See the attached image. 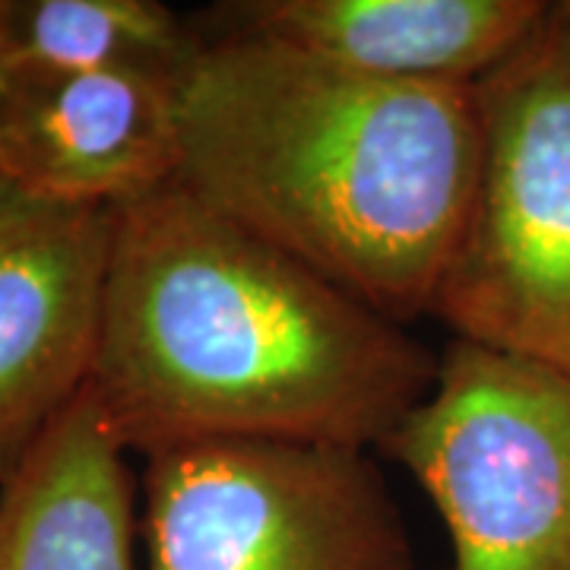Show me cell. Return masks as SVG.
Masks as SVG:
<instances>
[{
  "label": "cell",
  "mask_w": 570,
  "mask_h": 570,
  "mask_svg": "<svg viewBox=\"0 0 570 570\" xmlns=\"http://www.w3.org/2000/svg\"><path fill=\"white\" fill-rule=\"evenodd\" d=\"M441 355L178 181L115 206L89 396L142 460L197 441L381 448Z\"/></svg>",
  "instance_id": "obj_1"
},
{
  "label": "cell",
  "mask_w": 570,
  "mask_h": 570,
  "mask_svg": "<svg viewBox=\"0 0 570 570\" xmlns=\"http://www.w3.org/2000/svg\"><path fill=\"white\" fill-rule=\"evenodd\" d=\"M175 178L390 321L431 314L479 187L475 89L213 36L175 99Z\"/></svg>",
  "instance_id": "obj_2"
},
{
  "label": "cell",
  "mask_w": 570,
  "mask_h": 570,
  "mask_svg": "<svg viewBox=\"0 0 570 570\" xmlns=\"http://www.w3.org/2000/svg\"><path fill=\"white\" fill-rule=\"evenodd\" d=\"M475 99L479 187L431 314L456 340L570 371V32L554 3Z\"/></svg>",
  "instance_id": "obj_3"
},
{
  "label": "cell",
  "mask_w": 570,
  "mask_h": 570,
  "mask_svg": "<svg viewBox=\"0 0 570 570\" xmlns=\"http://www.w3.org/2000/svg\"><path fill=\"white\" fill-rule=\"evenodd\" d=\"M140 570H415L367 450L197 441L142 460Z\"/></svg>",
  "instance_id": "obj_4"
},
{
  "label": "cell",
  "mask_w": 570,
  "mask_h": 570,
  "mask_svg": "<svg viewBox=\"0 0 570 570\" xmlns=\"http://www.w3.org/2000/svg\"><path fill=\"white\" fill-rule=\"evenodd\" d=\"M381 450L441 513L448 570H570V371L453 336Z\"/></svg>",
  "instance_id": "obj_5"
},
{
  "label": "cell",
  "mask_w": 570,
  "mask_h": 570,
  "mask_svg": "<svg viewBox=\"0 0 570 570\" xmlns=\"http://www.w3.org/2000/svg\"><path fill=\"white\" fill-rule=\"evenodd\" d=\"M115 206L0 181V485L89 387Z\"/></svg>",
  "instance_id": "obj_6"
},
{
  "label": "cell",
  "mask_w": 570,
  "mask_h": 570,
  "mask_svg": "<svg viewBox=\"0 0 570 570\" xmlns=\"http://www.w3.org/2000/svg\"><path fill=\"white\" fill-rule=\"evenodd\" d=\"M178 92L32 58H0V181L118 206L175 178Z\"/></svg>",
  "instance_id": "obj_7"
},
{
  "label": "cell",
  "mask_w": 570,
  "mask_h": 570,
  "mask_svg": "<svg viewBox=\"0 0 570 570\" xmlns=\"http://www.w3.org/2000/svg\"><path fill=\"white\" fill-rule=\"evenodd\" d=\"M549 10L542 0H247L213 10V36L279 41L377 80L475 89Z\"/></svg>",
  "instance_id": "obj_8"
},
{
  "label": "cell",
  "mask_w": 570,
  "mask_h": 570,
  "mask_svg": "<svg viewBox=\"0 0 570 570\" xmlns=\"http://www.w3.org/2000/svg\"><path fill=\"white\" fill-rule=\"evenodd\" d=\"M137 482L89 390L0 485V570H140Z\"/></svg>",
  "instance_id": "obj_9"
},
{
  "label": "cell",
  "mask_w": 570,
  "mask_h": 570,
  "mask_svg": "<svg viewBox=\"0 0 570 570\" xmlns=\"http://www.w3.org/2000/svg\"><path fill=\"white\" fill-rule=\"evenodd\" d=\"M204 32L156 0H0V58L115 73L178 92Z\"/></svg>",
  "instance_id": "obj_10"
},
{
  "label": "cell",
  "mask_w": 570,
  "mask_h": 570,
  "mask_svg": "<svg viewBox=\"0 0 570 570\" xmlns=\"http://www.w3.org/2000/svg\"><path fill=\"white\" fill-rule=\"evenodd\" d=\"M554 13H558V20L564 22V29L570 32V0H561V3H554Z\"/></svg>",
  "instance_id": "obj_11"
}]
</instances>
